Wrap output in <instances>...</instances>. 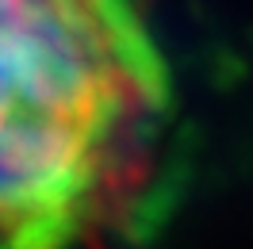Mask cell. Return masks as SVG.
Masks as SVG:
<instances>
[{"instance_id": "6da1fadb", "label": "cell", "mask_w": 253, "mask_h": 249, "mask_svg": "<svg viewBox=\"0 0 253 249\" xmlns=\"http://www.w3.org/2000/svg\"><path fill=\"white\" fill-rule=\"evenodd\" d=\"M173 81L119 0H0V249H81L142 200Z\"/></svg>"}]
</instances>
